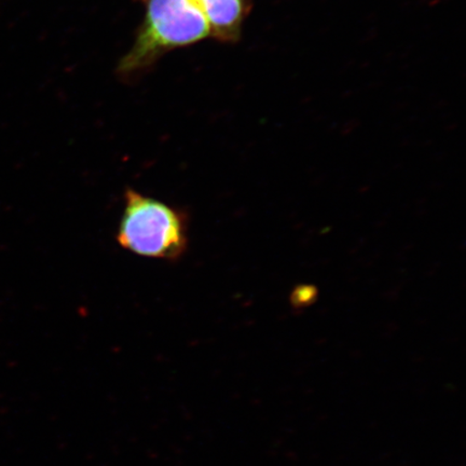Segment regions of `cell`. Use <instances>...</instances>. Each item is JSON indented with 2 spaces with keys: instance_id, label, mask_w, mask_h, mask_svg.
I'll return each instance as SVG.
<instances>
[{
  "instance_id": "6da1fadb",
  "label": "cell",
  "mask_w": 466,
  "mask_h": 466,
  "mask_svg": "<svg viewBox=\"0 0 466 466\" xmlns=\"http://www.w3.org/2000/svg\"><path fill=\"white\" fill-rule=\"evenodd\" d=\"M116 241L142 258L177 260L188 248V217L182 209L127 189Z\"/></svg>"
},
{
  "instance_id": "7a4b0ae2",
  "label": "cell",
  "mask_w": 466,
  "mask_h": 466,
  "mask_svg": "<svg viewBox=\"0 0 466 466\" xmlns=\"http://www.w3.org/2000/svg\"><path fill=\"white\" fill-rule=\"evenodd\" d=\"M212 35L206 15L196 0H148L147 13L137 42L120 63L121 73H133L178 46Z\"/></svg>"
},
{
  "instance_id": "3957f363",
  "label": "cell",
  "mask_w": 466,
  "mask_h": 466,
  "mask_svg": "<svg viewBox=\"0 0 466 466\" xmlns=\"http://www.w3.org/2000/svg\"><path fill=\"white\" fill-rule=\"evenodd\" d=\"M206 15L211 33L221 40H235L241 32L246 0H196Z\"/></svg>"
}]
</instances>
